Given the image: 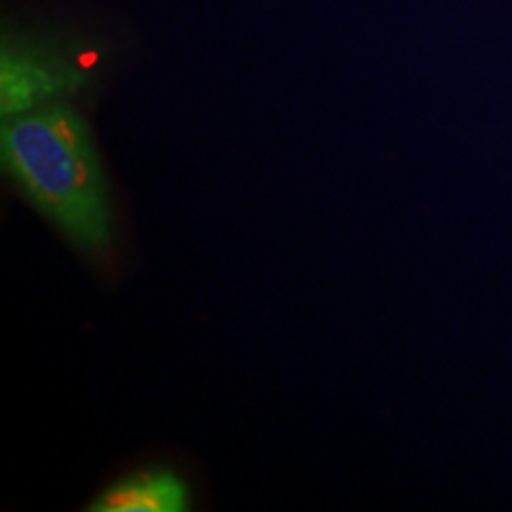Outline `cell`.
I'll return each instance as SVG.
<instances>
[{"instance_id":"2","label":"cell","mask_w":512,"mask_h":512,"mask_svg":"<svg viewBox=\"0 0 512 512\" xmlns=\"http://www.w3.org/2000/svg\"><path fill=\"white\" fill-rule=\"evenodd\" d=\"M83 83V74L67 55L46 43L8 38L0 57V110L5 119L60 102Z\"/></svg>"},{"instance_id":"3","label":"cell","mask_w":512,"mask_h":512,"mask_svg":"<svg viewBox=\"0 0 512 512\" xmlns=\"http://www.w3.org/2000/svg\"><path fill=\"white\" fill-rule=\"evenodd\" d=\"M190 491L176 472L143 470L121 479L98 496L88 510L93 512H183L188 510Z\"/></svg>"},{"instance_id":"1","label":"cell","mask_w":512,"mask_h":512,"mask_svg":"<svg viewBox=\"0 0 512 512\" xmlns=\"http://www.w3.org/2000/svg\"><path fill=\"white\" fill-rule=\"evenodd\" d=\"M3 162L29 200L83 252L102 254L112 245L105 176L74 107L53 102L10 119L3 128Z\"/></svg>"}]
</instances>
